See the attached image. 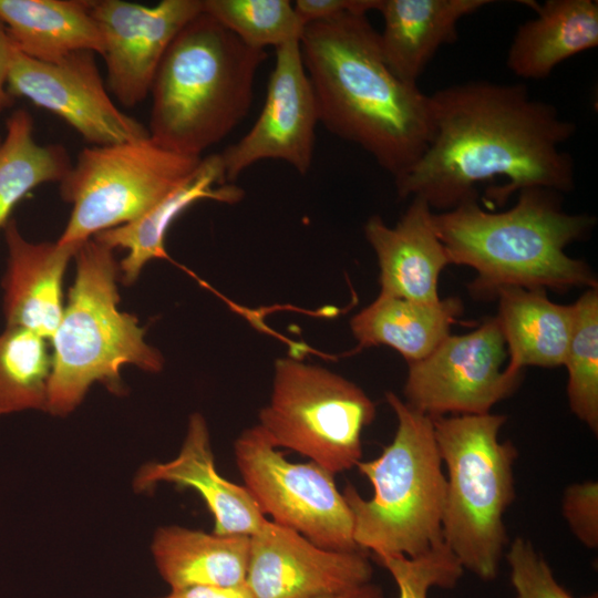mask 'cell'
Listing matches in <instances>:
<instances>
[{
    "label": "cell",
    "mask_w": 598,
    "mask_h": 598,
    "mask_svg": "<svg viewBox=\"0 0 598 598\" xmlns=\"http://www.w3.org/2000/svg\"><path fill=\"white\" fill-rule=\"evenodd\" d=\"M430 96L433 133L416 163L394 179L401 198L420 197L446 212L477 199L478 186L496 179L504 183L489 202L498 205L526 188H574V159L560 146L577 127L525 85L472 80Z\"/></svg>",
    "instance_id": "1"
},
{
    "label": "cell",
    "mask_w": 598,
    "mask_h": 598,
    "mask_svg": "<svg viewBox=\"0 0 598 598\" xmlns=\"http://www.w3.org/2000/svg\"><path fill=\"white\" fill-rule=\"evenodd\" d=\"M299 44L319 123L360 146L394 179L408 172L433 133L431 96L389 70L367 14L310 22Z\"/></svg>",
    "instance_id": "2"
},
{
    "label": "cell",
    "mask_w": 598,
    "mask_h": 598,
    "mask_svg": "<svg viewBox=\"0 0 598 598\" xmlns=\"http://www.w3.org/2000/svg\"><path fill=\"white\" fill-rule=\"evenodd\" d=\"M559 194L526 188L505 212L485 210L472 199L434 213L435 229L451 264L477 272L470 285L475 297H494L507 286L558 291L597 287L588 265L565 251L594 227L595 218L564 212Z\"/></svg>",
    "instance_id": "3"
},
{
    "label": "cell",
    "mask_w": 598,
    "mask_h": 598,
    "mask_svg": "<svg viewBox=\"0 0 598 598\" xmlns=\"http://www.w3.org/2000/svg\"><path fill=\"white\" fill-rule=\"evenodd\" d=\"M267 56L203 10L174 39L155 74L152 141L202 157L247 115L256 73Z\"/></svg>",
    "instance_id": "4"
},
{
    "label": "cell",
    "mask_w": 598,
    "mask_h": 598,
    "mask_svg": "<svg viewBox=\"0 0 598 598\" xmlns=\"http://www.w3.org/2000/svg\"><path fill=\"white\" fill-rule=\"evenodd\" d=\"M74 257V281L50 340L53 363L45 411L53 415L71 413L95 382L121 394L125 365L146 372H158L164 365L161 352L145 341L138 319L118 308L114 250L91 238Z\"/></svg>",
    "instance_id": "5"
},
{
    "label": "cell",
    "mask_w": 598,
    "mask_h": 598,
    "mask_svg": "<svg viewBox=\"0 0 598 598\" xmlns=\"http://www.w3.org/2000/svg\"><path fill=\"white\" fill-rule=\"evenodd\" d=\"M385 398L398 421L394 437L378 457L357 465L373 495L365 499L350 484L342 495L359 548L375 558L415 557L443 543L446 477L432 417L393 392Z\"/></svg>",
    "instance_id": "6"
},
{
    "label": "cell",
    "mask_w": 598,
    "mask_h": 598,
    "mask_svg": "<svg viewBox=\"0 0 598 598\" xmlns=\"http://www.w3.org/2000/svg\"><path fill=\"white\" fill-rule=\"evenodd\" d=\"M505 421L491 412L432 417L447 471L443 542L464 569L483 580L498 574L508 542L504 515L515 498L517 451L498 439Z\"/></svg>",
    "instance_id": "7"
},
{
    "label": "cell",
    "mask_w": 598,
    "mask_h": 598,
    "mask_svg": "<svg viewBox=\"0 0 598 598\" xmlns=\"http://www.w3.org/2000/svg\"><path fill=\"white\" fill-rule=\"evenodd\" d=\"M375 416L367 393L348 379L292 358L275 363L258 425L272 445L295 451L332 474L362 458V433Z\"/></svg>",
    "instance_id": "8"
},
{
    "label": "cell",
    "mask_w": 598,
    "mask_h": 598,
    "mask_svg": "<svg viewBox=\"0 0 598 598\" xmlns=\"http://www.w3.org/2000/svg\"><path fill=\"white\" fill-rule=\"evenodd\" d=\"M200 159L166 150L150 136L84 147L60 182L61 197L72 212L58 244L79 247L137 219L181 185Z\"/></svg>",
    "instance_id": "9"
},
{
    "label": "cell",
    "mask_w": 598,
    "mask_h": 598,
    "mask_svg": "<svg viewBox=\"0 0 598 598\" xmlns=\"http://www.w3.org/2000/svg\"><path fill=\"white\" fill-rule=\"evenodd\" d=\"M245 487L262 514L313 544L331 550H359L350 509L334 474L315 462L291 463L257 424L234 443Z\"/></svg>",
    "instance_id": "10"
},
{
    "label": "cell",
    "mask_w": 598,
    "mask_h": 598,
    "mask_svg": "<svg viewBox=\"0 0 598 598\" xmlns=\"http://www.w3.org/2000/svg\"><path fill=\"white\" fill-rule=\"evenodd\" d=\"M506 357L496 317L468 333L448 334L425 358L409 363L405 402L431 417L489 413L519 381L502 370Z\"/></svg>",
    "instance_id": "11"
},
{
    "label": "cell",
    "mask_w": 598,
    "mask_h": 598,
    "mask_svg": "<svg viewBox=\"0 0 598 598\" xmlns=\"http://www.w3.org/2000/svg\"><path fill=\"white\" fill-rule=\"evenodd\" d=\"M7 86L13 97H24L61 117L93 146L150 136L144 124L112 101L93 52L44 62L16 49Z\"/></svg>",
    "instance_id": "12"
},
{
    "label": "cell",
    "mask_w": 598,
    "mask_h": 598,
    "mask_svg": "<svg viewBox=\"0 0 598 598\" xmlns=\"http://www.w3.org/2000/svg\"><path fill=\"white\" fill-rule=\"evenodd\" d=\"M319 112L299 41L276 48L262 110L251 128L220 157L229 184L262 159H279L308 174L313 157Z\"/></svg>",
    "instance_id": "13"
},
{
    "label": "cell",
    "mask_w": 598,
    "mask_h": 598,
    "mask_svg": "<svg viewBox=\"0 0 598 598\" xmlns=\"http://www.w3.org/2000/svg\"><path fill=\"white\" fill-rule=\"evenodd\" d=\"M202 11L203 0H162L154 6L93 0L107 90L118 103L133 107L147 97L167 49Z\"/></svg>",
    "instance_id": "14"
},
{
    "label": "cell",
    "mask_w": 598,
    "mask_h": 598,
    "mask_svg": "<svg viewBox=\"0 0 598 598\" xmlns=\"http://www.w3.org/2000/svg\"><path fill=\"white\" fill-rule=\"evenodd\" d=\"M249 537L245 584L252 598H318L372 580L365 550L326 549L267 518Z\"/></svg>",
    "instance_id": "15"
},
{
    "label": "cell",
    "mask_w": 598,
    "mask_h": 598,
    "mask_svg": "<svg viewBox=\"0 0 598 598\" xmlns=\"http://www.w3.org/2000/svg\"><path fill=\"white\" fill-rule=\"evenodd\" d=\"M434 212L420 197L412 202L392 227L380 216H371L364 235L380 268V293L420 302H437L441 271L451 264L439 238Z\"/></svg>",
    "instance_id": "16"
},
{
    "label": "cell",
    "mask_w": 598,
    "mask_h": 598,
    "mask_svg": "<svg viewBox=\"0 0 598 598\" xmlns=\"http://www.w3.org/2000/svg\"><path fill=\"white\" fill-rule=\"evenodd\" d=\"M159 483L195 489L214 516L217 535H252L266 519L245 487L223 477L216 468L206 420L200 413L189 416L186 436L178 455L168 462L143 465L134 481L138 492Z\"/></svg>",
    "instance_id": "17"
},
{
    "label": "cell",
    "mask_w": 598,
    "mask_h": 598,
    "mask_svg": "<svg viewBox=\"0 0 598 598\" xmlns=\"http://www.w3.org/2000/svg\"><path fill=\"white\" fill-rule=\"evenodd\" d=\"M3 229L8 247L2 279L7 327L23 328L51 340L64 309V272L79 247L29 241L13 219Z\"/></svg>",
    "instance_id": "18"
},
{
    "label": "cell",
    "mask_w": 598,
    "mask_h": 598,
    "mask_svg": "<svg viewBox=\"0 0 598 598\" xmlns=\"http://www.w3.org/2000/svg\"><path fill=\"white\" fill-rule=\"evenodd\" d=\"M243 196L244 189L226 182L220 153L210 154L202 157L196 169L144 215L92 238L113 250L121 248L126 251L118 268L123 283L131 285L147 262L168 258L166 234L188 207L203 199L233 204Z\"/></svg>",
    "instance_id": "19"
},
{
    "label": "cell",
    "mask_w": 598,
    "mask_h": 598,
    "mask_svg": "<svg viewBox=\"0 0 598 598\" xmlns=\"http://www.w3.org/2000/svg\"><path fill=\"white\" fill-rule=\"evenodd\" d=\"M491 0H379L383 18L380 50L400 81L417 86L419 79L441 47L457 38L458 22Z\"/></svg>",
    "instance_id": "20"
},
{
    "label": "cell",
    "mask_w": 598,
    "mask_h": 598,
    "mask_svg": "<svg viewBox=\"0 0 598 598\" xmlns=\"http://www.w3.org/2000/svg\"><path fill=\"white\" fill-rule=\"evenodd\" d=\"M536 17L522 23L508 48L506 65L524 80H543L569 58L598 45L597 0L533 3Z\"/></svg>",
    "instance_id": "21"
},
{
    "label": "cell",
    "mask_w": 598,
    "mask_h": 598,
    "mask_svg": "<svg viewBox=\"0 0 598 598\" xmlns=\"http://www.w3.org/2000/svg\"><path fill=\"white\" fill-rule=\"evenodd\" d=\"M495 296L496 319L509 355L505 372L519 379L528 365H563L573 332V305L550 301L543 288L507 286Z\"/></svg>",
    "instance_id": "22"
},
{
    "label": "cell",
    "mask_w": 598,
    "mask_h": 598,
    "mask_svg": "<svg viewBox=\"0 0 598 598\" xmlns=\"http://www.w3.org/2000/svg\"><path fill=\"white\" fill-rule=\"evenodd\" d=\"M92 0H0V20L16 49L34 60L53 62L71 53L103 54Z\"/></svg>",
    "instance_id": "23"
},
{
    "label": "cell",
    "mask_w": 598,
    "mask_h": 598,
    "mask_svg": "<svg viewBox=\"0 0 598 598\" xmlns=\"http://www.w3.org/2000/svg\"><path fill=\"white\" fill-rule=\"evenodd\" d=\"M249 548L248 535L208 534L176 525L158 528L152 543L157 570L172 589L244 585Z\"/></svg>",
    "instance_id": "24"
},
{
    "label": "cell",
    "mask_w": 598,
    "mask_h": 598,
    "mask_svg": "<svg viewBox=\"0 0 598 598\" xmlns=\"http://www.w3.org/2000/svg\"><path fill=\"white\" fill-rule=\"evenodd\" d=\"M462 311L456 297L420 302L379 293L351 319L350 327L360 349L388 346L411 363L425 358L450 334Z\"/></svg>",
    "instance_id": "25"
},
{
    "label": "cell",
    "mask_w": 598,
    "mask_h": 598,
    "mask_svg": "<svg viewBox=\"0 0 598 598\" xmlns=\"http://www.w3.org/2000/svg\"><path fill=\"white\" fill-rule=\"evenodd\" d=\"M71 166L63 145L35 141L33 118L27 110L13 111L0 144V228L28 193L45 183H60Z\"/></svg>",
    "instance_id": "26"
},
{
    "label": "cell",
    "mask_w": 598,
    "mask_h": 598,
    "mask_svg": "<svg viewBox=\"0 0 598 598\" xmlns=\"http://www.w3.org/2000/svg\"><path fill=\"white\" fill-rule=\"evenodd\" d=\"M47 341L19 327L0 333V417L30 409L45 411L53 363Z\"/></svg>",
    "instance_id": "27"
},
{
    "label": "cell",
    "mask_w": 598,
    "mask_h": 598,
    "mask_svg": "<svg viewBox=\"0 0 598 598\" xmlns=\"http://www.w3.org/2000/svg\"><path fill=\"white\" fill-rule=\"evenodd\" d=\"M573 332L565 357L573 413L598 432V290L588 288L573 305Z\"/></svg>",
    "instance_id": "28"
},
{
    "label": "cell",
    "mask_w": 598,
    "mask_h": 598,
    "mask_svg": "<svg viewBox=\"0 0 598 598\" xmlns=\"http://www.w3.org/2000/svg\"><path fill=\"white\" fill-rule=\"evenodd\" d=\"M203 10L259 50L300 41L306 27L288 0H203Z\"/></svg>",
    "instance_id": "29"
},
{
    "label": "cell",
    "mask_w": 598,
    "mask_h": 598,
    "mask_svg": "<svg viewBox=\"0 0 598 598\" xmlns=\"http://www.w3.org/2000/svg\"><path fill=\"white\" fill-rule=\"evenodd\" d=\"M398 587V598H427L434 587L452 588L464 568L443 542L415 557L386 555L377 557Z\"/></svg>",
    "instance_id": "30"
},
{
    "label": "cell",
    "mask_w": 598,
    "mask_h": 598,
    "mask_svg": "<svg viewBox=\"0 0 598 598\" xmlns=\"http://www.w3.org/2000/svg\"><path fill=\"white\" fill-rule=\"evenodd\" d=\"M506 559L515 598H574L558 584L546 559L529 540L515 538ZM586 598H597V595Z\"/></svg>",
    "instance_id": "31"
},
{
    "label": "cell",
    "mask_w": 598,
    "mask_h": 598,
    "mask_svg": "<svg viewBox=\"0 0 598 598\" xmlns=\"http://www.w3.org/2000/svg\"><path fill=\"white\" fill-rule=\"evenodd\" d=\"M563 515L575 537L588 548L598 547V484L594 481L566 487Z\"/></svg>",
    "instance_id": "32"
},
{
    "label": "cell",
    "mask_w": 598,
    "mask_h": 598,
    "mask_svg": "<svg viewBox=\"0 0 598 598\" xmlns=\"http://www.w3.org/2000/svg\"><path fill=\"white\" fill-rule=\"evenodd\" d=\"M378 6L379 0H297L293 8L302 22L308 24L346 12L367 14L377 11Z\"/></svg>",
    "instance_id": "33"
},
{
    "label": "cell",
    "mask_w": 598,
    "mask_h": 598,
    "mask_svg": "<svg viewBox=\"0 0 598 598\" xmlns=\"http://www.w3.org/2000/svg\"><path fill=\"white\" fill-rule=\"evenodd\" d=\"M158 598H252L246 584L236 587L195 585L172 589Z\"/></svg>",
    "instance_id": "34"
},
{
    "label": "cell",
    "mask_w": 598,
    "mask_h": 598,
    "mask_svg": "<svg viewBox=\"0 0 598 598\" xmlns=\"http://www.w3.org/2000/svg\"><path fill=\"white\" fill-rule=\"evenodd\" d=\"M16 47L4 23L0 20V112L13 104V96L8 91V75Z\"/></svg>",
    "instance_id": "35"
},
{
    "label": "cell",
    "mask_w": 598,
    "mask_h": 598,
    "mask_svg": "<svg viewBox=\"0 0 598 598\" xmlns=\"http://www.w3.org/2000/svg\"><path fill=\"white\" fill-rule=\"evenodd\" d=\"M318 598H384L382 589L370 582L347 591L322 596Z\"/></svg>",
    "instance_id": "36"
},
{
    "label": "cell",
    "mask_w": 598,
    "mask_h": 598,
    "mask_svg": "<svg viewBox=\"0 0 598 598\" xmlns=\"http://www.w3.org/2000/svg\"><path fill=\"white\" fill-rule=\"evenodd\" d=\"M1 141H2V138L0 137V144H1Z\"/></svg>",
    "instance_id": "37"
}]
</instances>
